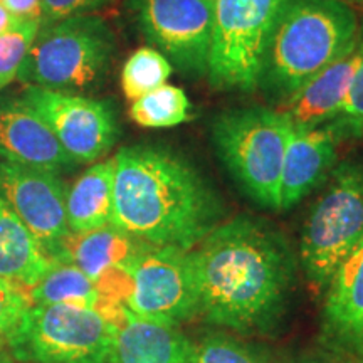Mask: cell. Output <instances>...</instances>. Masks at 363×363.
Masks as SVG:
<instances>
[{
	"label": "cell",
	"instance_id": "1",
	"mask_svg": "<svg viewBox=\"0 0 363 363\" xmlns=\"http://www.w3.org/2000/svg\"><path fill=\"white\" fill-rule=\"evenodd\" d=\"M199 315L239 333L264 331L284 310L294 259L271 225L235 217L190 249Z\"/></svg>",
	"mask_w": 363,
	"mask_h": 363
},
{
	"label": "cell",
	"instance_id": "2",
	"mask_svg": "<svg viewBox=\"0 0 363 363\" xmlns=\"http://www.w3.org/2000/svg\"><path fill=\"white\" fill-rule=\"evenodd\" d=\"M118 229L152 246L190 251L219 225L217 194L190 163L167 148L133 145L113 157Z\"/></svg>",
	"mask_w": 363,
	"mask_h": 363
},
{
	"label": "cell",
	"instance_id": "3",
	"mask_svg": "<svg viewBox=\"0 0 363 363\" xmlns=\"http://www.w3.org/2000/svg\"><path fill=\"white\" fill-rule=\"evenodd\" d=\"M360 26L338 0H284L267 43L259 84L283 103L326 66L350 54Z\"/></svg>",
	"mask_w": 363,
	"mask_h": 363
},
{
	"label": "cell",
	"instance_id": "4",
	"mask_svg": "<svg viewBox=\"0 0 363 363\" xmlns=\"http://www.w3.org/2000/svg\"><path fill=\"white\" fill-rule=\"evenodd\" d=\"M113 54L111 29L96 16L40 24L17 78L44 89L84 91L104 78Z\"/></svg>",
	"mask_w": 363,
	"mask_h": 363
},
{
	"label": "cell",
	"instance_id": "5",
	"mask_svg": "<svg viewBox=\"0 0 363 363\" xmlns=\"http://www.w3.org/2000/svg\"><path fill=\"white\" fill-rule=\"evenodd\" d=\"M291 123L279 110L244 108L217 116L212 140L220 162L254 202L279 208V182Z\"/></svg>",
	"mask_w": 363,
	"mask_h": 363
},
{
	"label": "cell",
	"instance_id": "6",
	"mask_svg": "<svg viewBox=\"0 0 363 363\" xmlns=\"http://www.w3.org/2000/svg\"><path fill=\"white\" fill-rule=\"evenodd\" d=\"M363 240V165L345 162L308 216L301 238V262L311 288L325 291L331 276Z\"/></svg>",
	"mask_w": 363,
	"mask_h": 363
},
{
	"label": "cell",
	"instance_id": "7",
	"mask_svg": "<svg viewBox=\"0 0 363 363\" xmlns=\"http://www.w3.org/2000/svg\"><path fill=\"white\" fill-rule=\"evenodd\" d=\"M115 330L94 308L30 305L9 348L21 362L111 363Z\"/></svg>",
	"mask_w": 363,
	"mask_h": 363
},
{
	"label": "cell",
	"instance_id": "8",
	"mask_svg": "<svg viewBox=\"0 0 363 363\" xmlns=\"http://www.w3.org/2000/svg\"><path fill=\"white\" fill-rule=\"evenodd\" d=\"M284 0H214L207 78L216 89L252 91Z\"/></svg>",
	"mask_w": 363,
	"mask_h": 363
},
{
	"label": "cell",
	"instance_id": "9",
	"mask_svg": "<svg viewBox=\"0 0 363 363\" xmlns=\"http://www.w3.org/2000/svg\"><path fill=\"white\" fill-rule=\"evenodd\" d=\"M123 305L133 315L177 325L199 315L190 251L174 246H152L125 266Z\"/></svg>",
	"mask_w": 363,
	"mask_h": 363
},
{
	"label": "cell",
	"instance_id": "10",
	"mask_svg": "<svg viewBox=\"0 0 363 363\" xmlns=\"http://www.w3.org/2000/svg\"><path fill=\"white\" fill-rule=\"evenodd\" d=\"M150 43L182 72L207 74L214 7L207 0H128Z\"/></svg>",
	"mask_w": 363,
	"mask_h": 363
},
{
	"label": "cell",
	"instance_id": "11",
	"mask_svg": "<svg viewBox=\"0 0 363 363\" xmlns=\"http://www.w3.org/2000/svg\"><path fill=\"white\" fill-rule=\"evenodd\" d=\"M22 101L48 123L76 163L99 160L116 142V115L108 101L38 86H29Z\"/></svg>",
	"mask_w": 363,
	"mask_h": 363
},
{
	"label": "cell",
	"instance_id": "12",
	"mask_svg": "<svg viewBox=\"0 0 363 363\" xmlns=\"http://www.w3.org/2000/svg\"><path fill=\"white\" fill-rule=\"evenodd\" d=\"M0 195L52 259L69 234L66 187L57 174L0 160Z\"/></svg>",
	"mask_w": 363,
	"mask_h": 363
},
{
	"label": "cell",
	"instance_id": "13",
	"mask_svg": "<svg viewBox=\"0 0 363 363\" xmlns=\"http://www.w3.org/2000/svg\"><path fill=\"white\" fill-rule=\"evenodd\" d=\"M342 140L330 123L315 128L291 125L279 182V208L286 211L303 201L328 179L337 167V143Z\"/></svg>",
	"mask_w": 363,
	"mask_h": 363
},
{
	"label": "cell",
	"instance_id": "14",
	"mask_svg": "<svg viewBox=\"0 0 363 363\" xmlns=\"http://www.w3.org/2000/svg\"><path fill=\"white\" fill-rule=\"evenodd\" d=\"M0 160L54 174L78 165L48 123L22 99L0 106Z\"/></svg>",
	"mask_w": 363,
	"mask_h": 363
},
{
	"label": "cell",
	"instance_id": "15",
	"mask_svg": "<svg viewBox=\"0 0 363 363\" xmlns=\"http://www.w3.org/2000/svg\"><path fill=\"white\" fill-rule=\"evenodd\" d=\"M103 315L115 323L111 363H185L189 338L177 325L133 315L111 303Z\"/></svg>",
	"mask_w": 363,
	"mask_h": 363
},
{
	"label": "cell",
	"instance_id": "16",
	"mask_svg": "<svg viewBox=\"0 0 363 363\" xmlns=\"http://www.w3.org/2000/svg\"><path fill=\"white\" fill-rule=\"evenodd\" d=\"M325 291L326 337L363 357V240L338 266Z\"/></svg>",
	"mask_w": 363,
	"mask_h": 363
},
{
	"label": "cell",
	"instance_id": "17",
	"mask_svg": "<svg viewBox=\"0 0 363 363\" xmlns=\"http://www.w3.org/2000/svg\"><path fill=\"white\" fill-rule=\"evenodd\" d=\"M360 62V49H353L318 74L283 101L281 113L299 128H315L333 121L342 111L353 74Z\"/></svg>",
	"mask_w": 363,
	"mask_h": 363
},
{
	"label": "cell",
	"instance_id": "18",
	"mask_svg": "<svg viewBox=\"0 0 363 363\" xmlns=\"http://www.w3.org/2000/svg\"><path fill=\"white\" fill-rule=\"evenodd\" d=\"M147 246L143 240L108 224L86 233H69L59 242L52 261L69 262L96 283L108 272L130 264Z\"/></svg>",
	"mask_w": 363,
	"mask_h": 363
},
{
	"label": "cell",
	"instance_id": "19",
	"mask_svg": "<svg viewBox=\"0 0 363 363\" xmlns=\"http://www.w3.org/2000/svg\"><path fill=\"white\" fill-rule=\"evenodd\" d=\"M52 259L0 195V278L29 289Z\"/></svg>",
	"mask_w": 363,
	"mask_h": 363
},
{
	"label": "cell",
	"instance_id": "20",
	"mask_svg": "<svg viewBox=\"0 0 363 363\" xmlns=\"http://www.w3.org/2000/svg\"><path fill=\"white\" fill-rule=\"evenodd\" d=\"M115 162L93 163L66 190V216L69 233H86L111 222Z\"/></svg>",
	"mask_w": 363,
	"mask_h": 363
},
{
	"label": "cell",
	"instance_id": "21",
	"mask_svg": "<svg viewBox=\"0 0 363 363\" xmlns=\"http://www.w3.org/2000/svg\"><path fill=\"white\" fill-rule=\"evenodd\" d=\"M30 305H74L98 310L104 301L96 283L65 261H52L34 286L27 289Z\"/></svg>",
	"mask_w": 363,
	"mask_h": 363
},
{
	"label": "cell",
	"instance_id": "22",
	"mask_svg": "<svg viewBox=\"0 0 363 363\" xmlns=\"http://www.w3.org/2000/svg\"><path fill=\"white\" fill-rule=\"evenodd\" d=\"M190 104L179 86L163 84L152 93L131 101L128 115L143 128H170L190 120Z\"/></svg>",
	"mask_w": 363,
	"mask_h": 363
},
{
	"label": "cell",
	"instance_id": "23",
	"mask_svg": "<svg viewBox=\"0 0 363 363\" xmlns=\"http://www.w3.org/2000/svg\"><path fill=\"white\" fill-rule=\"evenodd\" d=\"M172 71L174 67L169 59L158 49L145 45V48L136 49L125 61L120 76L121 91L130 101H135L167 84Z\"/></svg>",
	"mask_w": 363,
	"mask_h": 363
},
{
	"label": "cell",
	"instance_id": "24",
	"mask_svg": "<svg viewBox=\"0 0 363 363\" xmlns=\"http://www.w3.org/2000/svg\"><path fill=\"white\" fill-rule=\"evenodd\" d=\"M185 363H269L256 348L224 335L189 340Z\"/></svg>",
	"mask_w": 363,
	"mask_h": 363
},
{
	"label": "cell",
	"instance_id": "25",
	"mask_svg": "<svg viewBox=\"0 0 363 363\" xmlns=\"http://www.w3.org/2000/svg\"><path fill=\"white\" fill-rule=\"evenodd\" d=\"M39 27V21H26L0 34V89L17 78Z\"/></svg>",
	"mask_w": 363,
	"mask_h": 363
},
{
	"label": "cell",
	"instance_id": "26",
	"mask_svg": "<svg viewBox=\"0 0 363 363\" xmlns=\"http://www.w3.org/2000/svg\"><path fill=\"white\" fill-rule=\"evenodd\" d=\"M358 49H360V62L353 74L350 89L342 111L330 125L333 126L340 138H362L363 136V26L358 35Z\"/></svg>",
	"mask_w": 363,
	"mask_h": 363
},
{
	"label": "cell",
	"instance_id": "27",
	"mask_svg": "<svg viewBox=\"0 0 363 363\" xmlns=\"http://www.w3.org/2000/svg\"><path fill=\"white\" fill-rule=\"evenodd\" d=\"M29 306L27 289L0 278V347H9Z\"/></svg>",
	"mask_w": 363,
	"mask_h": 363
},
{
	"label": "cell",
	"instance_id": "28",
	"mask_svg": "<svg viewBox=\"0 0 363 363\" xmlns=\"http://www.w3.org/2000/svg\"><path fill=\"white\" fill-rule=\"evenodd\" d=\"M106 0H40L43 19L40 24L65 21L69 17L86 16V13L101 7Z\"/></svg>",
	"mask_w": 363,
	"mask_h": 363
},
{
	"label": "cell",
	"instance_id": "29",
	"mask_svg": "<svg viewBox=\"0 0 363 363\" xmlns=\"http://www.w3.org/2000/svg\"><path fill=\"white\" fill-rule=\"evenodd\" d=\"M2 6L12 13L16 19L39 21L43 19V6L40 0H2Z\"/></svg>",
	"mask_w": 363,
	"mask_h": 363
},
{
	"label": "cell",
	"instance_id": "30",
	"mask_svg": "<svg viewBox=\"0 0 363 363\" xmlns=\"http://www.w3.org/2000/svg\"><path fill=\"white\" fill-rule=\"evenodd\" d=\"M21 22L22 21L16 19V17H13L12 13L9 12L7 9L2 6V4H0V34H4V33H7V30L13 29V27L19 26Z\"/></svg>",
	"mask_w": 363,
	"mask_h": 363
},
{
	"label": "cell",
	"instance_id": "31",
	"mask_svg": "<svg viewBox=\"0 0 363 363\" xmlns=\"http://www.w3.org/2000/svg\"><path fill=\"white\" fill-rule=\"evenodd\" d=\"M7 347H0V363H16V357L6 350Z\"/></svg>",
	"mask_w": 363,
	"mask_h": 363
},
{
	"label": "cell",
	"instance_id": "32",
	"mask_svg": "<svg viewBox=\"0 0 363 363\" xmlns=\"http://www.w3.org/2000/svg\"><path fill=\"white\" fill-rule=\"evenodd\" d=\"M338 2L347 4V6H363V0H338Z\"/></svg>",
	"mask_w": 363,
	"mask_h": 363
},
{
	"label": "cell",
	"instance_id": "33",
	"mask_svg": "<svg viewBox=\"0 0 363 363\" xmlns=\"http://www.w3.org/2000/svg\"><path fill=\"white\" fill-rule=\"evenodd\" d=\"M301 363H331V362H318V360H310V362H301Z\"/></svg>",
	"mask_w": 363,
	"mask_h": 363
},
{
	"label": "cell",
	"instance_id": "34",
	"mask_svg": "<svg viewBox=\"0 0 363 363\" xmlns=\"http://www.w3.org/2000/svg\"><path fill=\"white\" fill-rule=\"evenodd\" d=\"M207 2H208V4H212V6H214V0H207Z\"/></svg>",
	"mask_w": 363,
	"mask_h": 363
},
{
	"label": "cell",
	"instance_id": "35",
	"mask_svg": "<svg viewBox=\"0 0 363 363\" xmlns=\"http://www.w3.org/2000/svg\"><path fill=\"white\" fill-rule=\"evenodd\" d=\"M0 4H2V0H0Z\"/></svg>",
	"mask_w": 363,
	"mask_h": 363
}]
</instances>
